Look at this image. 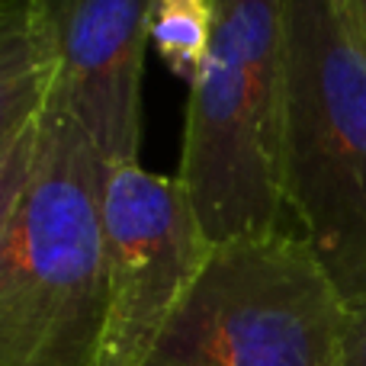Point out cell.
<instances>
[{"label": "cell", "instance_id": "cell-6", "mask_svg": "<svg viewBox=\"0 0 366 366\" xmlns=\"http://www.w3.org/2000/svg\"><path fill=\"white\" fill-rule=\"evenodd\" d=\"M55 39L51 97L109 167L139 164L142 74L154 0H45Z\"/></svg>", "mask_w": 366, "mask_h": 366}, {"label": "cell", "instance_id": "cell-4", "mask_svg": "<svg viewBox=\"0 0 366 366\" xmlns=\"http://www.w3.org/2000/svg\"><path fill=\"white\" fill-rule=\"evenodd\" d=\"M347 302L299 232L209 251L142 366H341Z\"/></svg>", "mask_w": 366, "mask_h": 366}, {"label": "cell", "instance_id": "cell-3", "mask_svg": "<svg viewBox=\"0 0 366 366\" xmlns=\"http://www.w3.org/2000/svg\"><path fill=\"white\" fill-rule=\"evenodd\" d=\"M283 199L344 302L366 299V49L337 0H286Z\"/></svg>", "mask_w": 366, "mask_h": 366}, {"label": "cell", "instance_id": "cell-7", "mask_svg": "<svg viewBox=\"0 0 366 366\" xmlns=\"http://www.w3.org/2000/svg\"><path fill=\"white\" fill-rule=\"evenodd\" d=\"M55 39L45 0H0V152L49 107Z\"/></svg>", "mask_w": 366, "mask_h": 366}, {"label": "cell", "instance_id": "cell-8", "mask_svg": "<svg viewBox=\"0 0 366 366\" xmlns=\"http://www.w3.org/2000/svg\"><path fill=\"white\" fill-rule=\"evenodd\" d=\"M215 32L212 0H154L148 19V45L161 55L167 71L187 84L196 81Z\"/></svg>", "mask_w": 366, "mask_h": 366}, {"label": "cell", "instance_id": "cell-2", "mask_svg": "<svg viewBox=\"0 0 366 366\" xmlns=\"http://www.w3.org/2000/svg\"><path fill=\"white\" fill-rule=\"evenodd\" d=\"M177 180L209 247L283 228L286 0H212Z\"/></svg>", "mask_w": 366, "mask_h": 366}, {"label": "cell", "instance_id": "cell-5", "mask_svg": "<svg viewBox=\"0 0 366 366\" xmlns=\"http://www.w3.org/2000/svg\"><path fill=\"white\" fill-rule=\"evenodd\" d=\"M209 251L177 174L109 167L103 196L107 328L97 366L145 363Z\"/></svg>", "mask_w": 366, "mask_h": 366}, {"label": "cell", "instance_id": "cell-11", "mask_svg": "<svg viewBox=\"0 0 366 366\" xmlns=\"http://www.w3.org/2000/svg\"><path fill=\"white\" fill-rule=\"evenodd\" d=\"M344 10V16H347L350 29L357 32V39H360V45L366 49V0H337Z\"/></svg>", "mask_w": 366, "mask_h": 366}, {"label": "cell", "instance_id": "cell-9", "mask_svg": "<svg viewBox=\"0 0 366 366\" xmlns=\"http://www.w3.org/2000/svg\"><path fill=\"white\" fill-rule=\"evenodd\" d=\"M39 139H42V116L0 152V234L6 232L13 212L19 209L26 187L32 180V171H36L39 161Z\"/></svg>", "mask_w": 366, "mask_h": 366}, {"label": "cell", "instance_id": "cell-10", "mask_svg": "<svg viewBox=\"0 0 366 366\" xmlns=\"http://www.w3.org/2000/svg\"><path fill=\"white\" fill-rule=\"evenodd\" d=\"M341 366H366V299L347 305Z\"/></svg>", "mask_w": 366, "mask_h": 366}, {"label": "cell", "instance_id": "cell-1", "mask_svg": "<svg viewBox=\"0 0 366 366\" xmlns=\"http://www.w3.org/2000/svg\"><path fill=\"white\" fill-rule=\"evenodd\" d=\"M109 164L49 97L23 202L0 234V366H97L107 328Z\"/></svg>", "mask_w": 366, "mask_h": 366}]
</instances>
